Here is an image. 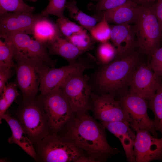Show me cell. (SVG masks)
I'll use <instances>...</instances> for the list:
<instances>
[{
  "mask_svg": "<svg viewBox=\"0 0 162 162\" xmlns=\"http://www.w3.org/2000/svg\"><path fill=\"white\" fill-rule=\"evenodd\" d=\"M105 129L101 123L85 114L74 116L62 130L63 134L86 151L88 156L101 162L119 152L108 143Z\"/></svg>",
  "mask_w": 162,
  "mask_h": 162,
  "instance_id": "obj_1",
  "label": "cell"
},
{
  "mask_svg": "<svg viewBox=\"0 0 162 162\" xmlns=\"http://www.w3.org/2000/svg\"><path fill=\"white\" fill-rule=\"evenodd\" d=\"M15 115L34 146L51 134L40 95L32 100L22 99Z\"/></svg>",
  "mask_w": 162,
  "mask_h": 162,
  "instance_id": "obj_2",
  "label": "cell"
},
{
  "mask_svg": "<svg viewBox=\"0 0 162 162\" xmlns=\"http://www.w3.org/2000/svg\"><path fill=\"white\" fill-rule=\"evenodd\" d=\"M139 57L136 52L111 62L104 67L98 74L97 82L100 89L113 94L128 86L136 68Z\"/></svg>",
  "mask_w": 162,
  "mask_h": 162,
  "instance_id": "obj_3",
  "label": "cell"
},
{
  "mask_svg": "<svg viewBox=\"0 0 162 162\" xmlns=\"http://www.w3.org/2000/svg\"><path fill=\"white\" fill-rule=\"evenodd\" d=\"M34 146L37 162H76L84 155V151L71 140L59 133L48 135Z\"/></svg>",
  "mask_w": 162,
  "mask_h": 162,
  "instance_id": "obj_4",
  "label": "cell"
},
{
  "mask_svg": "<svg viewBox=\"0 0 162 162\" xmlns=\"http://www.w3.org/2000/svg\"><path fill=\"white\" fill-rule=\"evenodd\" d=\"M132 26L136 46L149 56L159 48L162 39L161 28L153 5H141L137 17Z\"/></svg>",
  "mask_w": 162,
  "mask_h": 162,
  "instance_id": "obj_5",
  "label": "cell"
},
{
  "mask_svg": "<svg viewBox=\"0 0 162 162\" xmlns=\"http://www.w3.org/2000/svg\"><path fill=\"white\" fill-rule=\"evenodd\" d=\"M16 61L15 84L20 90L22 99H35L39 90L40 78L50 68L41 61L19 53L14 55Z\"/></svg>",
  "mask_w": 162,
  "mask_h": 162,
  "instance_id": "obj_6",
  "label": "cell"
},
{
  "mask_svg": "<svg viewBox=\"0 0 162 162\" xmlns=\"http://www.w3.org/2000/svg\"><path fill=\"white\" fill-rule=\"evenodd\" d=\"M40 97L51 134L59 132L75 114L64 94L59 87Z\"/></svg>",
  "mask_w": 162,
  "mask_h": 162,
  "instance_id": "obj_7",
  "label": "cell"
},
{
  "mask_svg": "<svg viewBox=\"0 0 162 162\" xmlns=\"http://www.w3.org/2000/svg\"><path fill=\"white\" fill-rule=\"evenodd\" d=\"M89 79L83 73L78 74L68 79L59 87L76 115L85 114L90 109L92 88Z\"/></svg>",
  "mask_w": 162,
  "mask_h": 162,
  "instance_id": "obj_8",
  "label": "cell"
},
{
  "mask_svg": "<svg viewBox=\"0 0 162 162\" xmlns=\"http://www.w3.org/2000/svg\"><path fill=\"white\" fill-rule=\"evenodd\" d=\"M117 100L127 112L130 120V126L134 130L138 129H144L158 138L154 121L148 114V100L131 91L122 95Z\"/></svg>",
  "mask_w": 162,
  "mask_h": 162,
  "instance_id": "obj_9",
  "label": "cell"
},
{
  "mask_svg": "<svg viewBox=\"0 0 162 162\" xmlns=\"http://www.w3.org/2000/svg\"><path fill=\"white\" fill-rule=\"evenodd\" d=\"M91 107L95 118L101 122L122 121L129 123L130 120L125 110L110 93L91 94Z\"/></svg>",
  "mask_w": 162,
  "mask_h": 162,
  "instance_id": "obj_10",
  "label": "cell"
},
{
  "mask_svg": "<svg viewBox=\"0 0 162 162\" xmlns=\"http://www.w3.org/2000/svg\"><path fill=\"white\" fill-rule=\"evenodd\" d=\"M162 84V77L156 74L150 64L137 66L129 83L130 91L149 101Z\"/></svg>",
  "mask_w": 162,
  "mask_h": 162,
  "instance_id": "obj_11",
  "label": "cell"
},
{
  "mask_svg": "<svg viewBox=\"0 0 162 162\" xmlns=\"http://www.w3.org/2000/svg\"><path fill=\"white\" fill-rule=\"evenodd\" d=\"M91 66L82 61L76 62L61 68H50L40 78L39 90L44 95L59 87L72 76L83 73Z\"/></svg>",
  "mask_w": 162,
  "mask_h": 162,
  "instance_id": "obj_12",
  "label": "cell"
},
{
  "mask_svg": "<svg viewBox=\"0 0 162 162\" xmlns=\"http://www.w3.org/2000/svg\"><path fill=\"white\" fill-rule=\"evenodd\" d=\"M135 131L134 152L135 162L162 160V137L160 139L155 138L144 129H138Z\"/></svg>",
  "mask_w": 162,
  "mask_h": 162,
  "instance_id": "obj_13",
  "label": "cell"
},
{
  "mask_svg": "<svg viewBox=\"0 0 162 162\" xmlns=\"http://www.w3.org/2000/svg\"><path fill=\"white\" fill-rule=\"evenodd\" d=\"M48 16L41 14L7 13L0 15V34L14 32L31 34L32 28L39 19Z\"/></svg>",
  "mask_w": 162,
  "mask_h": 162,
  "instance_id": "obj_14",
  "label": "cell"
},
{
  "mask_svg": "<svg viewBox=\"0 0 162 162\" xmlns=\"http://www.w3.org/2000/svg\"><path fill=\"white\" fill-rule=\"evenodd\" d=\"M111 29L110 40L116 49V56L122 58L133 53L136 44L132 26L126 23L116 25Z\"/></svg>",
  "mask_w": 162,
  "mask_h": 162,
  "instance_id": "obj_15",
  "label": "cell"
},
{
  "mask_svg": "<svg viewBox=\"0 0 162 162\" xmlns=\"http://www.w3.org/2000/svg\"><path fill=\"white\" fill-rule=\"evenodd\" d=\"M101 123L106 129L119 140L128 161L135 162L133 148L136 134L129 123L122 121Z\"/></svg>",
  "mask_w": 162,
  "mask_h": 162,
  "instance_id": "obj_16",
  "label": "cell"
},
{
  "mask_svg": "<svg viewBox=\"0 0 162 162\" xmlns=\"http://www.w3.org/2000/svg\"><path fill=\"white\" fill-rule=\"evenodd\" d=\"M141 5L133 1L111 9L98 12L100 18L104 17L108 23L116 25L134 23L141 9Z\"/></svg>",
  "mask_w": 162,
  "mask_h": 162,
  "instance_id": "obj_17",
  "label": "cell"
},
{
  "mask_svg": "<svg viewBox=\"0 0 162 162\" xmlns=\"http://www.w3.org/2000/svg\"><path fill=\"white\" fill-rule=\"evenodd\" d=\"M2 119L7 122L12 132L11 136L8 140L9 143L18 145L36 161L37 154L34 146L16 118L11 116L7 111Z\"/></svg>",
  "mask_w": 162,
  "mask_h": 162,
  "instance_id": "obj_18",
  "label": "cell"
},
{
  "mask_svg": "<svg viewBox=\"0 0 162 162\" xmlns=\"http://www.w3.org/2000/svg\"><path fill=\"white\" fill-rule=\"evenodd\" d=\"M50 55H56L67 60L69 64L75 63L76 59L84 53L65 38L59 37L46 44Z\"/></svg>",
  "mask_w": 162,
  "mask_h": 162,
  "instance_id": "obj_19",
  "label": "cell"
},
{
  "mask_svg": "<svg viewBox=\"0 0 162 162\" xmlns=\"http://www.w3.org/2000/svg\"><path fill=\"white\" fill-rule=\"evenodd\" d=\"M45 17L38 20L34 25L32 31L34 39L44 44H47L63 36L56 23Z\"/></svg>",
  "mask_w": 162,
  "mask_h": 162,
  "instance_id": "obj_20",
  "label": "cell"
},
{
  "mask_svg": "<svg viewBox=\"0 0 162 162\" xmlns=\"http://www.w3.org/2000/svg\"><path fill=\"white\" fill-rule=\"evenodd\" d=\"M66 8L68 10L70 16L84 28L89 31L96 25L97 18L88 15L80 10L77 8L75 1L67 2Z\"/></svg>",
  "mask_w": 162,
  "mask_h": 162,
  "instance_id": "obj_21",
  "label": "cell"
},
{
  "mask_svg": "<svg viewBox=\"0 0 162 162\" xmlns=\"http://www.w3.org/2000/svg\"><path fill=\"white\" fill-rule=\"evenodd\" d=\"M148 107L154 114L153 121L156 130L160 131L162 135V84L154 97L148 101Z\"/></svg>",
  "mask_w": 162,
  "mask_h": 162,
  "instance_id": "obj_22",
  "label": "cell"
},
{
  "mask_svg": "<svg viewBox=\"0 0 162 162\" xmlns=\"http://www.w3.org/2000/svg\"><path fill=\"white\" fill-rule=\"evenodd\" d=\"M15 83L10 82L5 87L1 95L0 99V123H2V116L8 109L19 96Z\"/></svg>",
  "mask_w": 162,
  "mask_h": 162,
  "instance_id": "obj_23",
  "label": "cell"
},
{
  "mask_svg": "<svg viewBox=\"0 0 162 162\" xmlns=\"http://www.w3.org/2000/svg\"><path fill=\"white\" fill-rule=\"evenodd\" d=\"M34 10V8L23 0H0V15L7 13L32 14Z\"/></svg>",
  "mask_w": 162,
  "mask_h": 162,
  "instance_id": "obj_24",
  "label": "cell"
},
{
  "mask_svg": "<svg viewBox=\"0 0 162 162\" xmlns=\"http://www.w3.org/2000/svg\"><path fill=\"white\" fill-rule=\"evenodd\" d=\"M66 39L84 52L91 49L94 44V39L84 29Z\"/></svg>",
  "mask_w": 162,
  "mask_h": 162,
  "instance_id": "obj_25",
  "label": "cell"
},
{
  "mask_svg": "<svg viewBox=\"0 0 162 162\" xmlns=\"http://www.w3.org/2000/svg\"><path fill=\"white\" fill-rule=\"evenodd\" d=\"M111 30L108 22L104 17H103L100 22L89 31L94 40L104 43L110 40Z\"/></svg>",
  "mask_w": 162,
  "mask_h": 162,
  "instance_id": "obj_26",
  "label": "cell"
},
{
  "mask_svg": "<svg viewBox=\"0 0 162 162\" xmlns=\"http://www.w3.org/2000/svg\"><path fill=\"white\" fill-rule=\"evenodd\" d=\"M56 23L61 33L66 38L84 29L64 16L58 18Z\"/></svg>",
  "mask_w": 162,
  "mask_h": 162,
  "instance_id": "obj_27",
  "label": "cell"
},
{
  "mask_svg": "<svg viewBox=\"0 0 162 162\" xmlns=\"http://www.w3.org/2000/svg\"><path fill=\"white\" fill-rule=\"evenodd\" d=\"M97 55L100 62L107 64L112 61L116 56L117 52L112 44L108 41L101 43L98 48Z\"/></svg>",
  "mask_w": 162,
  "mask_h": 162,
  "instance_id": "obj_28",
  "label": "cell"
},
{
  "mask_svg": "<svg viewBox=\"0 0 162 162\" xmlns=\"http://www.w3.org/2000/svg\"><path fill=\"white\" fill-rule=\"evenodd\" d=\"M46 8L41 12L44 15H52L60 18L64 16V13L66 3V0H49Z\"/></svg>",
  "mask_w": 162,
  "mask_h": 162,
  "instance_id": "obj_29",
  "label": "cell"
},
{
  "mask_svg": "<svg viewBox=\"0 0 162 162\" xmlns=\"http://www.w3.org/2000/svg\"><path fill=\"white\" fill-rule=\"evenodd\" d=\"M14 55L9 45L5 41L0 40V62L6 64L12 68L15 65L13 60Z\"/></svg>",
  "mask_w": 162,
  "mask_h": 162,
  "instance_id": "obj_30",
  "label": "cell"
},
{
  "mask_svg": "<svg viewBox=\"0 0 162 162\" xmlns=\"http://www.w3.org/2000/svg\"><path fill=\"white\" fill-rule=\"evenodd\" d=\"M133 0H100L95 5H91V10L99 12L114 8Z\"/></svg>",
  "mask_w": 162,
  "mask_h": 162,
  "instance_id": "obj_31",
  "label": "cell"
},
{
  "mask_svg": "<svg viewBox=\"0 0 162 162\" xmlns=\"http://www.w3.org/2000/svg\"><path fill=\"white\" fill-rule=\"evenodd\" d=\"M151 58V67L156 74L162 77V47L154 52Z\"/></svg>",
  "mask_w": 162,
  "mask_h": 162,
  "instance_id": "obj_32",
  "label": "cell"
},
{
  "mask_svg": "<svg viewBox=\"0 0 162 162\" xmlns=\"http://www.w3.org/2000/svg\"><path fill=\"white\" fill-rule=\"evenodd\" d=\"M14 72L11 68L0 62V94H1L8 81L13 76Z\"/></svg>",
  "mask_w": 162,
  "mask_h": 162,
  "instance_id": "obj_33",
  "label": "cell"
},
{
  "mask_svg": "<svg viewBox=\"0 0 162 162\" xmlns=\"http://www.w3.org/2000/svg\"><path fill=\"white\" fill-rule=\"evenodd\" d=\"M153 5L155 13L159 22L162 32V0H157Z\"/></svg>",
  "mask_w": 162,
  "mask_h": 162,
  "instance_id": "obj_34",
  "label": "cell"
},
{
  "mask_svg": "<svg viewBox=\"0 0 162 162\" xmlns=\"http://www.w3.org/2000/svg\"><path fill=\"white\" fill-rule=\"evenodd\" d=\"M157 0H133L136 4L139 5H146L151 4Z\"/></svg>",
  "mask_w": 162,
  "mask_h": 162,
  "instance_id": "obj_35",
  "label": "cell"
}]
</instances>
